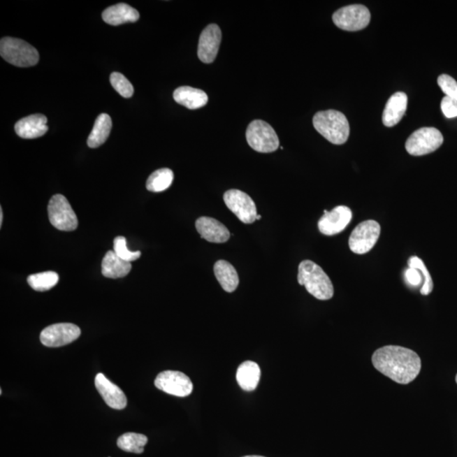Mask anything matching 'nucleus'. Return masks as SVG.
<instances>
[{
	"mask_svg": "<svg viewBox=\"0 0 457 457\" xmlns=\"http://www.w3.org/2000/svg\"><path fill=\"white\" fill-rule=\"evenodd\" d=\"M261 218H262L261 216H260V215H256V220H259V219H261Z\"/></svg>",
	"mask_w": 457,
	"mask_h": 457,
	"instance_id": "nucleus-36",
	"label": "nucleus"
},
{
	"mask_svg": "<svg viewBox=\"0 0 457 457\" xmlns=\"http://www.w3.org/2000/svg\"><path fill=\"white\" fill-rule=\"evenodd\" d=\"M222 40V30L216 24H210L200 35L198 55L200 60L205 64L215 61L217 57L220 43Z\"/></svg>",
	"mask_w": 457,
	"mask_h": 457,
	"instance_id": "nucleus-14",
	"label": "nucleus"
},
{
	"mask_svg": "<svg viewBox=\"0 0 457 457\" xmlns=\"http://www.w3.org/2000/svg\"><path fill=\"white\" fill-rule=\"evenodd\" d=\"M443 135L434 127H423L409 136L406 150L412 156H423L436 151L442 145Z\"/></svg>",
	"mask_w": 457,
	"mask_h": 457,
	"instance_id": "nucleus-6",
	"label": "nucleus"
},
{
	"mask_svg": "<svg viewBox=\"0 0 457 457\" xmlns=\"http://www.w3.org/2000/svg\"><path fill=\"white\" fill-rule=\"evenodd\" d=\"M408 266L409 268H416V270L422 273L423 284L421 288V294L423 296L430 295L433 291V289H434V283H433L430 272H428L427 267L425 266L423 260L419 259V256H411L408 260Z\"/></svg>",
	"mask_w": 457,
	"mask_h": 457,
	"instance_id": "nucleus-28",
	"label": "nucleus"
},
{
	"mask_svg": "<svg viewBox=\"0 0 457 457\" xmlns=\"http://www.w3.org/2000/svg\"><path fill=\"white\" fill-rule=\"evenodd\" d=\"M48 119L43 115H33L22 118L15 124V130L20 138L24 139H34L47 133L49 127L47 126Z\"/></svg>",
	"mask_w": 457,
	"mask_h": 457,
	"instance_id": "nucleus-17",
	"label": "nucleus"
},
{
	"mask_svg": "<svg viewBox=\"0 0 457 457\" xmlns=\"http://www.w3.org/2000/svg\"><path fill=\"white\" fill-rule=\"evenodd\" d=\"M441 110L446 117L449 119L457 117V102L449 97H444L441 101Z\"/></svg>",
	"mask_w": 457,
	"mask_h": 457,
	"instance_id": "nucleus-32",
	"label": "nucleus"
},
{
	"mask_svg": "<svg viewBox=\"0 0 457 457\" xmlns=\"http://www.w3.org/2000/svg\"><path fill=\"white\" fill-rule=\"evenodd\" d=\"M0 55L6 61L17 67L34 66L39 61L38 50L19 38H3L0 41Z\"/></svg>",
	"mask_w": 457,
	"mask_h": 457,
	"instance_id": "nucleus-4",
	"label": "nucleus"
},
{
	"mask_svg": "<svg viewBox=\"0 0 457 457\" xmlns=\"http://www.w3.org/2000/svg\"><path fill=\"white\" fill-rule=\"evenodd\" d=\"M380 231V224L375 220L368 219L360 223L349 238L351 251L358 255L368 254L378 242Z\"/></svg>",
	"mask_w": 457,
	"mask_h": 457,
	"instance_id": "nucleus-8",
	"label": "nucleus"
},
{
	"mask_svg": "<svg viewBox=\"0 0 457 457\" xmlns=\"http://www.w3.org/2000/svg\"><path fill=\"white\" fill-rule=\"evenodd\" d=\"M312 123L319 134L335 145L347 143L350 135V125L346 116L338 110L319 111Z\"/></svg>",
	"mask_w": 457,
	"mask_h": 457,
	"instance_id": "nucleus-3",
	"label": "nucleus"
},
{
	"mask_svg": "<svg viewBox=\"0 0 457 457\" xmlns=\"http://www.w3.org/2000/svg\"><path fill=\"white\" fill-rule=\"evenodd\" d=\"M298 283L315 298L327 300L334 296V286L323 268L311 260H304L298 267Z\"/></svg>",
	"mask_w": 457,
	"mask_h": 457,
	"instance_id": "nucleus-2",
	"label": "nucleus"
},
{
	"mask_svg": "<svg viewBox=\"0 0 457 457\" xmlns=\"http://www.w3.org/2000/svg\"><path fill=\"white\" fill-rule=\"evenodd\" d=\"M372 363L381 374L400 384L412 383L422 368L421 358L414 351L393 344L376 350Z\"/></svg>",
	"mask_w": 457,
	"mask_h": 457,
	"instance_id": "nucleus-1",
	"label": "nucleus"
},
{
	"mask_svg": "<svg viewBox=\"0 0 457 457\" xmlns=\"http://www.w3.org/2000/svg\"><path fill=\"white\" fill-rule=\"evenodd\" d=\"M405 275H406L407 282L414 286H418L423 278L422 273L414 268H407Z\"/></svg>",
	"mask_w": 457,
	"mask_h": 457,
	"instance_id": "nucleus-33",
	"label": "nucleus"
},
{
	"mask_svg": "<svg viewBox=\"0 0 457 457\" xmlns=\"http://www.w3.org/2000/svg\"><path fill=\"white\" fill-rule=\"evenodd\" d=\"M104 22L111 26H119L128 22H138L140 14L127 3H119L104 10L102 14Z\"/></svg>",
	"mask_w": 457,
	"mask_h": 457,
	"instance_id": "nucleus-19",
	"label": "nucleus"
},
{
	"mask_svg": "<svg viewBox=\"0 0 457 457\" xmlns=\"http://www.w3.org/2000/svg\"><path fill=\"white\" fill-rule=\"evenodd\" d=\"M115 254L126 262H133L141 256V252H131L128 249L126 239L124 236H117L114 240V250Z\"/></svg>",
	"mask_w": 457,
	"mask_h": 457,
	"instance_id": "nucleus-30",
	"label": "nucleus"
},
{
	"mask_svg": "<svg viewBox=\"0 0 457 457\" xmlns=\"http://www.w3.org/2000/svg\"><path fill=\"white\" fill-rule=\"evenodd\" d=\"M261 370L258 364L247 361L240 364L236 372V380L239 386L245 391H254L258 387Z\"/></svg>",
	"mask_w": 457,
	"mask_h": 457,
	"instance_id": "nucleus-21",
	"label": "nucleus"
},
{
	"mask_svg": "<svg viewBox=\"0 0 457 457\" xmlns=\"http://www.w3.org/2000/svg\"><path fill=\"white\" fill-rule=\"evenodd\" d=\"M247 141L252 150L268 154L278 150L280 140L273 127L261 119H256L249 124L247 130Z\"/></svg>",
	"mask_w": 457,
	"mask_h": 457,
	"instance_id": "nucleus-5",
	"label": "nucleus"
},
{
	"mask_svg": "<svg viewBox=\"0 0 457 457\" xmlns=\"http://www.w3.org/2000/svg\"><path fill=\"white\" fill-rule=\"evenodd\" d=\"M226 205L240 222L244 224H252L256 222V204L245 192L240 190H228L224 194Z\"/></svg>",
	"mask_w": 457,
	"mask_h": 457,
	"instance_id": "nucleus-11",
	"label": "nucleus"
},
{
	"mask_svg": "<svg viewBox=\"0 0 457 457\" xmlns=\"http://www.w3.org/2000/svg\"><path fill=\"white\" fill-rule=\"evenodd\" d=\"M214 271L216 279L218 280L220 286L226 292L231 293L238 287L239 277L238 271L235 270L231 263L224 261V260H219L215 264Z\"/></svg>",
	"mask_w": 457,
	"mask_h": 457,
	"instance_id": "nucleus-23",
	"label": "nucleus"
},
{
	"mask_svg": "<svg viewBox=\"0 0 457 457\" xmlns=\"http://www.w3.org/2000/svg\"><path fill=\"white\" fill-rule=\"evenodd\" d=\"M174 180V173L170 169L164 168L152 173L147 180V189L152 192L166 191L171 186Z\"/></svg>",
	"mask_w": 457,
	"mask_h": 457,
	"instance_id": "nucleus-25",
	"label": "nucleus"
},
{
	"mask_svg": "<svg viewBox=\"0 0 457 457\" xmlns=\"http://www.w3.org/2000/svg\"><path fill=\"white\" fill-rule=\"evenodd\" d=\"M407 109V95L398 92L389 99L383 113V123L387 127H393L402 120Z\"/></svg>",
	"mask_w": 457,
	"mask_h": 457,
	"instance_id": "nucleus-18",
	"label": "nucleus"
},
{
	"mask_svg": "<svg viewBox=\"0 0 457 457\" xmlns=\"http://www.w3.org/2000/svg\"><path fill=\"white\" fill-rule=\"evenodd\" d=\"M3 216V214L2 208H0V226H2Z\"/></svg>",
	"mask_w": 457,
	"mask_h": 457,
	"instance_id": "nucleus-34",
	"label": "nucleus"
},
{
	"mask_svg": "<svg viewBox=\"0 0 457 457\" xmlns=\"http://www.w3.org/2000/svg\"><path fill=\"white\" fill-rule=\"evenodd\" d=\"M243 457H264L261 456H243Z\"/></svg>",
	"mask_w": 457,
	"mask_h": 457,
	"instance_id": "nucleus-35",
	"label": "nucleus"
},
{
	"mask_svg": "<svg viewBox=\"0 0 457 457\" xmlns=\"http://www.w3.org/2000/svg\"><path fill=\"white\" fill-rule=\"evenodd\" d=\"M324 215L318 223L319 230L323 235H334L342 232L350 224L352 212L347 206H338L330 212L324 210Z\"/></svg>",
	"mask_w": 457,
	"mask_h": 457,
	"instance_id": "nucleus-13",
	"label": "nucleus"
},
{
	"mask_svg": "<svg viewBox=\"0 0 457 457\" xmlns=\"http://www.w3.org/2000/svg\"><path fill=\"white\" fill-rule=\"evenodd\" d=\"M110 83L112 87L123 98L129 99L134 94V87L128 81L125 75L119 72H113L110 75Z\"/></svg>",
	"mask_w": 457,
	"mask_h": 457,
	"instance_id": "nucleus-29",
	"label": "nucleus"
},
{
	"mask_svg": "<svg viewBox=\"0 0 457 457\" xmlns=\"http://www.w3.org/2000/svg\"><path fill=\"white\" fill-rule=\"evenodd\" d=\"M159 390L178 398H186L194 391L189 377L179 371L167 370L160 372L154 380Z\"/></svg>",
	"mask_w": 457,
	"mask_h": 457,
	"instance_id": "nucleus-10",
	"label": "nucleus"
},
{
	"mask_svg": "<svg viewBox=\"0 0 457 457\" xmlns=\"http://www.w3.org/2000/svg\"><path fill=\"white\" fill-rule=\"evenodd\" d=\"M174 99L176 103L189 110L200 109L208 102L205 92L191 87H180L174 92Z\"/></svg>",
	"mask_w": 457,
	"mask_h": 457,
	"instance_id": "nucleus-20",
	"label": "nucleus"
},
{
	"mask_svg": "<svg viewBox=\"0 0 457 457\" xmlns=\"http://www.w3.org/2000/svg\"><path fill=\"white\" fill-rule=\"evenodd\" d=\"M147 441L146 435L136 434V433H126L119 437L117 446L124 451L142 454Z\"/></svg>",
	"mask_w": 457,
	"mask_h": 457,
	"instance_id": "nucleus-26",
	"label": "nucleus"
},
{
	"mask_svg": "<svg viewBox=\"0 0 457 457\" xmlns=\"http://www.w3.org/2000/svg\"><path fill=\"white\" fill-rule=\"evenodd\" d=\"M196 228L203 239L212 243H224L231 238L226 226L210 217H201L196 220Z\"/></svg>",
	"mask_w": 457,
	"mask_h": 457,
	"instance_id": "nucleus-16",
	"label": "nucleus"
},
{
	"mask_svg": "<svg viewBox=\"0 0 457 457\" xmlns=\"http://www.w3.org/2000/svg\"><path fill=\"white\" fill-rule=\"evenodd\" d=\"M48 212L52 226L58 230L72 231L78 228V217L65 196L56 194L52 196Z\"/></svg>",
	"mask_w": 457,
	"mask_h": 457,
	"instance_id": "nucleus-7",
	"label": "nucleus"
},
{
	"mask_svg": "<svg viewBox=\"0 0 457 457\" xmlns=\"http://www.w3.org/2000/svg\"><path fill=\"white\" fill-rule=\"evenodd\" d=\"M29 286L37 291H46L55 287L59 282L57 273L48 271L31 275L27 278Z\"/></svg>",
	"mask_w": 457,
	"mask_h": 457,
	"instance_id": "nucleus-27",
	"label": "nucleus"
},
{
	"mask_svg": "<svg viewBox=\"0 0 457 457\" xmlns=\"http://www.w3.org/2000/svg\"><path fill=\"white\" fill-rule=\"evenodd\" d=\"M456 384H457V375H456Z\"/></svg>",
	"mask_w": 457,
	"mask_h": 457,
	"instance_id": "nucleus-37",
	"label": "nucleus"
},
{
	"mask_svg": "<svg viewBox=\"0 0 457 457\" xmlns=\"http://www.w3.org/2000/svg\"><path fill=\"white\" fill-rule=\"evenodd\" d=\"M80 335L81 330L75 324L60 323L44 328L40 335V340L45 347H59L75 342Z\"/></svg>",
	"mask_w": 457,
	"mask_h": 457,
	"instance_id": "nucleus-12",
	"label": "nucleus"
},
{
	"mask_svg": "<svg viewBox=\"0 0 457 457\" xmlns=\"http://www.w3.org/2000/svg\"><path fill=\"white\" fill-rule=\"evenodd\" d=\"M131 270V263L115 254L114 251L107 252L102 262V274L104 277L117 279L125 277Z\"/></svg>",
	"mask_w": 457,
	"mask_h": 457,
	"instance_id": "nucleus-22",
	"label": "nucleus"
},
{
	"mask_svg": "<svg viewBox=\"0 0 457 457\" xmlns=\"http://www.w3.org/2000/svg\"><path fill=\"white\" fill-rule=\"evenodd\" d=\"M371 15L366 6L351 5L340 8L333 15V22L340 29L356 31L364 29L370 22Z\"/></svg>",
	"mask_w": 457,
	"mask_h": 457,
	"instance_id": "nucleus-9",
	"label": "nucleus"
},
{
	"mask_svg": "<svg viewBox=\"0 0 457 457\" xmlns=\"http://www.w3.org/2000/svg\"><path fill=\"white\" fill-rule=\"evenodd\" d=\"M112 129V119L107 114H101L96 119L94 129L87 139V145L91 148H97L107 141Z\"/></svg>",
	"mask_w": 457,
	"mask_h": 457,
	"instance_id": "nucleus-24",
	"label": "nucleus"
},
{
	"mask_svg": "<svg viewBox=\"0 0 457 457\" xmlns=\"http://www.w3.org/2000/svg\"><path fill=\"white\" fill-rule=\"evenodd\" d=\"M438 84L447 97L457 102V82L454 78L447 74L441 75L438 78Z\"/></svg>",
	"mask_w": 457,
	"mask_h": 457,
	"instance_id": "nucleus-31",
	"label": "nucleus"
},
{
	"mask_svg": "<svg viewBox=\"0 0 457 457\" xmlns=\"http://www.w3.org/2000/svg\"><path fill=\"white\" fill-rule=\"evenodd\" d=\"M95 386L104 402L110 407L116 410H122L126 407L127 399L125 393L103 374L96 375Z\"/></svg>",
	"mask_w": 457,
	"mask_h": 457,
	"instance_id": "nucleus-15",
	"label": "nucleus"
}]
</instances>
